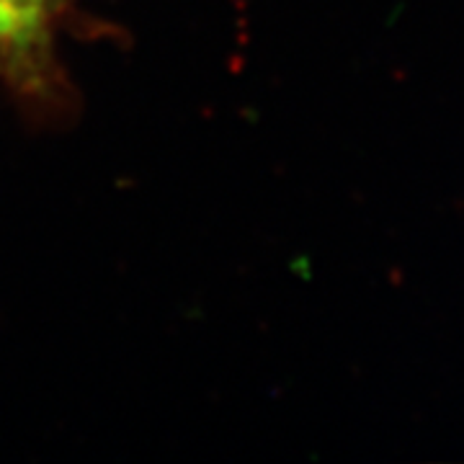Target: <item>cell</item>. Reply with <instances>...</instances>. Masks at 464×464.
Instances as JSON below:
<instances>
[{"instance_id": "6da1fadb", "label": "cell", "mask_w": 464, "mask_h": 464, "mask_svg": "<svg viewBox=\"0 0 464 464\" xmlns=\"http://www.w3.org/2000/svg\"><path fill=\"white\" fill-rule=\"evenodd\" d=\"M39 16L16 0H0V63L32 47L39 34Z\"/></svg>"}, {"instance_id": "7a4b0ae2", "label": "cell", "mask_w": 464, "mask_h": 464, "mask_svg": "<svg viewBox=\"0 0 464 464\" xmlns=\"http://www.w3.org/2000/svg\"><path fill=\"white\" fill-rule=\"evenodd\" d=\"M16 3L26 5V8H32V11H36V14H42V8H44V3H47V0H16Z\"/></svg>"}]
</instances>
